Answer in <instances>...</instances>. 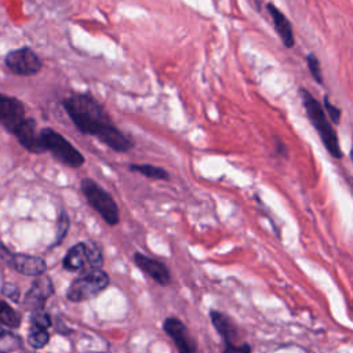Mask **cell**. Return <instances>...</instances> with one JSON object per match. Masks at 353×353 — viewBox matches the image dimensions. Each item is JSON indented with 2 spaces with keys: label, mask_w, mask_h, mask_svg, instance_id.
I'll return each mask as SVG.
<instances>
[{
  "label": "cell",
  "mask_w": 353,
  "mask_h": 353,
  "mask_svg": "<svg viewBox=\"0 0 353 353\" xmlns=\"http://www.w3.org/2000/svg\"><path fill=\"white\" fill-rule=\"evenodd\" d=\"M62 105L81 134L95 137L117 153H125L134 148V141L117 128L103 105L92 94L74 92L65 98Z\"/></svg>",
  "instance_id": "cell-1"
},
{
  "label": "cell",
  "mask_w": 353,
  "mask_h": 353,
  "mask_svg": "<svg viewBox=\"0 0 353 353\" xmlns=\"http://www.w3.org/2000/svg\"><path fill=\"white\" fill-rule=\"evenodd\" d=\"M299 92H301V99H302V105L306 112V116H307L309 121L312 123V125L314 127L316 132L319 134L324 148L334 159L341 160L343 157V152L339 145L338 134H336L335 128L332 127L331 121L328 120V117L325 116L320 101L316 99L305 88H299Z\"/></svg>",
  "instance_id": "cell-2"
},
{
  "label": "cell",
  "mask_w": 353,
  "mask_h": 353,
  "mask_svg": "<svg viewBox=\"0 0 353 353\" xmlns=\"http://www.w3.org/2000/svg\"><path fill=\"white\" fill-rule=\"evenodd\" d=\"M80 189L88 205L98 212L109 226H114L120 222L119 205L108 190L98 185L92 178H83Z\"/></svg>",
  "instance_id": "cell-3"
},
{
  "label": "cell",
  "mask_w": 353,
  "mask_h": 353,
  "mask_svg": "<svg viewBox=\"0 0 353 353\" xmlns=\"http://www.w3.org/2000/svg\"><path fill=\"white\" fill-rule=\"evenodd\" d=\"M40 141L44 152H50L62 164L70 168H80L81 165H84V154L55 130L50 127L43 128L40 131Z\"/></svg>",
  "instance_id": "cell-4"
},
{
  "label": "cell",
  "mask_w": 353,
  "mask_h": 353,
  "mask_svg": "<svg viewBox=\"0 0 353 353\" xmlns=\"http://www.w3.org/2000/svg\"><path fill=\"white\" fill-rule=\"evenodd\" d=\"M109 285V276L101 268L88 269L72 281L66 291L70 302H83L99 295Z\"/></svg>",
  "instance_id": "cell-5"
},
{
  "label": "cell",
  "mask_w": 353,
  "mask_h": 353,
  "mask_svg": "<svg viewBox=\"0 0 353 353\" xmlns=\"http://www.w3.org/2000/svg\"><path fill=\"white\" fill-rule=\"evenodd\" d=\"M103 255L99 245L94 241H81L72 245L63 256L62 266L69 272H79L88 266V269L101 268Z\"/></svg>",
  "instance_id": "cell-6"
},
{
  "label": "cell",
  "mask_w": 353,
  "mask_h": 353,
  "mask_svg": "<svg viewBox=\"0 0 353 353\" xmlns=\"http://www.w3.org/2000/svg\"><path fill=\"white\" fill-rule=\"evenodd\" d=\"M6 65L12 73L19 76L37 74L43 68L41 59L33 50L28 47L8 52L6 57Z\"/></svg>",
  "instance_id": "cell-7"
},
{
  "label": "cell",
  "mask_w": 353,
  "mask_h": 353,
  "mask_svg": "<svg viewBox=\"0 0 353 353\" xmlns=\"http://www.w3.org/2000/svg\"><path fill=\"white\" fill-rule=\"evenodd\" d=\"M164 332L172 339L178 353H196L197 345L188 327L176 317H167L163 321Z\"/></svg>",
  "instance_id": "cell-8"
},
{
  "label": "cell",
  "mask_w": 353,
  "mask_h": 353,
  "mask_svg": "<svg viewBox=\"0 0 353 353\" xmlns=\"http://www.w3.org/2000/svg\"><path fill=\"white\" fill-rule=\"evenodd\" d=\"M0 255L14 270H17L23 276L37 277L40 274H44L47 269L46 261L40 256L26 255V254H12V252H8L7 250Z\"/></svg>",
  "instance_id": "cell-9"
},
{
  "label": "cell",
  "mask_w": 353,
  "mask_h": 353,
  "mask_svg": "<svg viewBox=\"0 0 353 353\" xmlns=\"http://www.w3.org/2000/svg\"><path fill=\"white\" fill-rule=\"evenodd\" d=\"M54 294V285L48 276H37L32 283L26 296H25V306L29 307L32 312L44 309L47 299Z\"/></svg>",
  "instance_id": "cell-10"
},
{
  "label": "cell",
  "mask_w": 353,
  "mask_h": 353,
  "mask_svg": "<svg viewBox=\"0 0 353 353\" xmlns=\"http://www.w3.org/2000/svg\"><path fill=\"white\" fill-rule=\"evenodd\" d=\"M23 119V103L14 97L0 94V121L6 125V128L12 134V131L22 123Z\"/></svg>",
  "instance_id": "cell-11"
},
{
  "label": "cell",
  "mask_w": 353,
  "mask_h": 353,
  "mask_svg": "<svg viewBox=\"0 0 353 353\" xmlns=\"http://www.w3.org/2000/svg\"><path fill=\"white\" fill-rule=\"evenodd\" d=\"M134 263L138 266L139 270H142L145 274H148L152 280H154L157 284L160 285H167L171 281V276H170V270L165 266L164 262L150 258L145 254L137 252L134 255Z\"/></svg>",
  "instance_id": "cell-12"
},
{
  "label": "cell",
  "mask_w": 353,
  "mask_h": 353,
  "mask_svg": "<svg viewBox=\"0 0 353 353\" xmlns=\"http://www.w3.org/2000/svg\"><path fill=\"white\" fill-rule=\"evenodd\" d=\"M18 142L32 153H43L44 148L40 141V132L36 130V121L33 119H23L22 123L12 131Z\"/></svg>",
  "instance_id": "cell-13"
},
{
  "label": "cell",
  "mask_w": 353,
  "mask_h": 353,
  "mask_svg": "<svg viewBox=\"0 0 353 353\" xmlns=\"http://www.w3.org/2000/svg\"><path fill=\"white\" fill-rule=\"evenodd\" d=\"M266 10H268V12L272 18L276 33L281 39L283 46L285 48H294L295 47V37H294V30H292V25L290 22V19L273 3H268Z\"/></svg>",
  "instance_id": "cell-14"
},
{
  "label": "cell",
  "mask_w": 353,
  "mask_h": 353,
  "mask_svg": "<svg viewBox=\"0 0 353 353\" xmlns=\"http://www.w3.org/2000/svg\"><path fill=\"white\" fill-rule=\"evenodd\" d=\"M210 320L216 332L223 338L225 343H234L237 339V327L233 320L222 312L211 310Z\"/></svg>",
  "instance_id": "cell-15"
},
{
  "label": "cell",
  "mask_w": 353,
  "mask_h": 353,
  "mask_svg": "<svg viewBox=\"0 0 353 353\" xmlns=\"http://www.w3.org/2000/svg\"><path fill=\"white\" fill-rule=\"evenodd\" d=\"M130 171L138 172L149 179H156V181H168L170 174L165 168L153 165V164H130L128 165Z\"/></svg>",
  "instance_id": "cell-16"
},
{
  "label": "cell",
  "mask_w": 353,
  "mask_h": 353,
  "mask_svg": "<svg viewBox=\"0 0 353 353\" xmlns=\"http://www.w3.org/2000/svg\"><path fill=\"white\" fill-rule=\"evenodd\" d=\"M0 324L8 328H17L21 324V314L15 312L7 302L0 301Z\"/></svg>",
  "instance_id": "cell-17"
},
{
  "label": "cell",
  "mask_w": 353,
  "mask_h": 353,
  "mask_svg": "<svg viewBox=\"0 0 353 353\" xmlns=\"http://www.w3.org/2000/svg\"><path fill=\"white\" fill-rule=\"evenodd\" d=\"M50 341V334L47 330H36V328H30L29 334H28V343L33 347V349H41L44 347Z\"/></svg>",
  "instance_id": "cell-18"
},
{
  "label": "cell",
  "mask_w": 353,
  "mask_h": 353,
  "mask_svg": "<svg viewBox=\"0 0 353 353\" xmlns=\"http://www.w3.org/2000/svg\"><path fill=\"white\" fill-rule=\"evenodd\" d=\"M51 325V317L44 309L33 310L30 316V328L48 330Z\"/></svg>",
  "instance_id": "cell-19"
},
{
  "label": "cell",
  "mask_w": 353,
  "mask_h": 353,
  "mask_svg": "<svg viewBox=\"0 0 353 353\" xmlns=\"http://www.w3.org/2000/svg\"><path fill=\"white\" fill-rule=\"evenodd\" d=\"M306 65H307V69H309L313 80L317 84L321 85L324 83L323 72H321V65H320V61H319V58H317V55L314 52H309L306 55Z\"/></svg>",
  "instance_id": "cell-20"
},
{
  "label": "cell",
  "mask_w": 353,
  "mask_h": 353,
  "mask_svg": "<svg viewBox=\"0 0 353 353\" xmlns=\"http://www.w3.org/2000/svg\"><path fill=\"white\" fill-rule=\"evenodd\" d=\"M323 109H324V113H325V116L328 117V120L331 121V124H335V125H338L339 123H341V114H342V110L338 108V106H335L334 103H331L330 102V98H328V95H324L323 97Z\"/></svg>",
  "instance_id": "cell-21"
},
{
  "label": "cell",
  "mask_w": 353,
  "mask_h": 353,
  "mask_svg": "<svg viewBox=\"0 0 353 353\" xmlns=\"http://www.w3.org/2000/svg\"><path fill=\"white\" fill-rule=\"evenodd\" d=\"M68 229H69V216L65 211H62L58 216V222H57V239H55V243L54 244H59L63 237L66 236L68 233Z\"/></svg>",
  "instance_id": "cell-22"
},
{
  "label": "cell",
  "mask_w": 353,
  "mask_h": 353,
  "mask_svg": "<svg viewBox=\"0 0 353 353\" xmlns=\"http://www.w3.org/2000/svg\"><path fill=\"white\" fill-rule=\"evenodd\" d=\"M222 353H252V349L248 343H241V345L225 343Z\"/></svg>",
  "instance_id": "cell-23"
},
{
  "label": "cell",
  "mask_w": 353,
  "mask_h": 353,
  "mask_svg": "<svg viewBox=\"0 0 353 353\" xmlns=\"http://www.w3.org/2000/svg\"><path fill=\"white\" fill-rule=\"evenodd\" d=\"M273 141H274V152L279 157H288V149H287V145L283 139H280L279 137H273Z\"/></svg>",
  "instance_id": "cell-24"
},
{
  "label": "cell",
  "mask_w": 353,
  "mask_h": 353,
  "mask_svg": "<svg viewBox=\"0 0 353 353\" xmlns=\"http://www.w3.org/2000/svg\"><path fill=\"white\" fill-rule=\"evenodd\" d=\"M3 336H4V328L0 327V338H3Z\"/></svg>",
  "instance_id": "cell-25"
}]
</instances>
